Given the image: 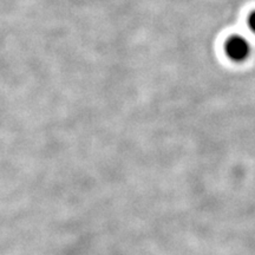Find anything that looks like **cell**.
I'll return each instance as SVG.
<instances>
[{"label":"cell","mask_w":255,"mask_h":255,"mask_svg":"<svg viewBox=\"0 0 255 255\" xmlns=\"http://www.w3.org/2000/svg\"><path fill=\"white\" fill-rule=\"evenodd\" d=\"M248 26H250L251 31L255 33V11L252 12L250 17H248Z\"/></svg>","instance_id":"obj_2"},{"label":"cell","mask_w":255,"mask_h":255,"mask_svg":"<svg viewBox=\"0 0 255 255\" xmlns=\"http://www.w3.org/2000/svg\"><path fill=\"white\" fill-rule=\"evenodd\" d=\"M251 44L246 38L239 34L231 36L225 43V52L227 57L235 63H242L251 55Z\"/></svg>","instance_id":"obj_1"}]
</instances>
